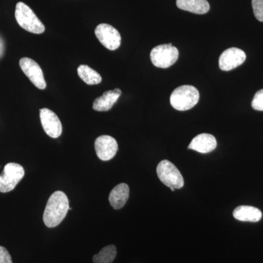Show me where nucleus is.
Segmentation results:
<instances>
[{
	"label": "nucleus",
	"instance_id": "obj_1",
	"mask_svg": "<svg viewBox=\"0 0 263 263\" xmlns=\"http://www.w3.org/2000/svg\"><path fill=\"white\" fill-rule=\"evenodd\" d=\"M69 210L70 203L67 195L63 192H55L46 204L43 214L44 224L50 228L58 226L64 220Z\"/></svg>",
	"mask_w": 263,
	"mask_h": 263
},
{
	"label": "nucleus",
	"instance_id": "obj_2",
	"mask_svg": "<svg viewBox=\"0 0 263 263\" xmlns=\"http://www.w3.org/2000/svg\"><path fill=\"white\" fill-rule=\"evenodd\" d=\"M200 100V93L193 86L183 85L176 88L170 98L173 108L180 111L194 108Z\"/></svg>",
	"mask_w": 263,
	"mask_h": 263
},
{
	"label": "nucleus",
	"instance_id": "obj_3",
	"mask_svg": "<svg viewBox=\"0 0 263 263\" xmlns=\"http://www.w3.org/2000/svg\"><path fill=\"white\" fill-rule=\"evenodd\" d=\"M15 19L22 28L34 34H42L45 26L41 22L32 10L24 3H17L15 11Z\"/></svg>",
	"mask_w": 263,
	"mask_h": 263
},
{
	"label": "nucleus",
	"instance_id": "obj_4",
	"mask_svg": "<svg viewBox=\"0 0 263 263\" xmlns=\"http://www.w3.org/2000/svg\"><path fill=\"white\" fill-rule=\"evenodd\" d=\"M157 174L162 183L167 187L179 190L184 185L182 175L177 167L168 160L161 161L157 165Z\"/></svg>",
	"mask_w": 263,
	"mask_h": 263
},
{
	"label": "nucleus",
	"instance_id": "obj_5",
	"mask_svg": "<svg viewBox=\"0 0 263 263\" xmlns=\"http://www.w3.org/2000/svg\"><path fill=\"white\" fill-rule=\"evenodd\" d=\"M179 55V50L171 43L160 45L156 46L151 51V61L156 67L168 68L176 63Z\"/></svg>",
	"mask_w": 263,
	"mask_h": 263
},
{
	"label": "nucleus",
	"instance_id": "obj_6",
	"mask_svg": "<svg viewBox=\"0 0 263 263\" xmlns=\"http://www.w3.org/2000/svg\"><path fill=\"white\" fill-rule=\"evenodd\" d=\"M24 176V167L21 164L14 162L7 164L0 175V193H9L14 190Z\"/></svg>",
	"mask_w": 263,
	"mask_h": 263
},
{
	"label": "nucleus",
	"instance_id": "obj_7",
	"mask_svg": "<svg viewBox=\"0 0 263 263\" xmlns=\"http://www.w3.org/2000/svg\"><path fill=\"white\" fill-rule=\"evenodd\" d=\"M95 35L100 43L110 51H115L122 42L120 33L108 24H100L96 27Z\"/></svg>",
	"mask_w": 263,
	"mask_h": 263
},
{
	"label": "nucleus",
	"instance_id": "obj_8",
	"mask_svg": "<svg viewBox=\"0 0 263 263\" xmlns=\"http://www.w3.org/2000/svg\"><path fill=\"white\" fill-rule=\"evenodd\" d=\"M19 65L24 73L37 89H46L47 84L45 80L42 69L37 62L28 57H24L19 61Z\"/></svg>",
	"mask_w": 263,
	"mask_h": 263
},
{
	"label": "nucleus",
	"instance_id": "obj_9",
	"mask_svg": "<svg viewBox=\"0 0 263 263\" xmlns=\"http://www.w3.org/2000/svg\"><path fill=\"white\" fill-rule=\"evenodd\" d=\"M40 119L45 133L52 138H58L62 133L61 121L54 112L50 109L40 110Z\"/></svg>",
	"mask_w": 263,
	"mask_h": 263
},
{
	"label": "nucleus",
	"instance_id": "obj_10",
	"mask_svg": "<svg viewBox=\"0 0 263 263\" xmlns=\"http://www.w3.org/2000/svg\"><path fill=\"white\" fill-rule=\"evenodd\" d=\"M245 52L238 48H230L222 52L219 60L221 70L230 71L239 67L246 61Z\"/></svg>",
	"mask_w": 263,
	"mask_h": 263
},
{
	"label": "nucleus",
	"instance_id": "obj_11",
	"mask_svg": "<svg viewBox=\"0 0 263 263\" xmlns=\"http://www.w3.org/2000/svg\"><path fill=\"white\" fill-rule=\"evenodd\" d=\"M97 155L100 160L108 161L117 155L118 143L115 138L110 136H101L95 142Z\"/></svg>",
	"mask_w": 263,
	"mask_h": 263
},
{
	"label": "nucleus",
	"instance_id": "obj_12",
	"mask_svg": "<svg viewBox=\"0 0 263 263\" xmlns=\"http://www.w3.org/2000/svg\"><path fill=\"white\" fill-rule=\"evenodd\" d=\"M216 146L217 142L215 137L208 133H202L193 138L188 148L196 151L199 153L207 154L215 149Z\"/></svg>",
	"mask_w": 263,
	"mask_h": 263
},
{
	"label": "nucleus",
	"instance_id": "obj_13",
	"mask_svg": "<svg viewBox=\"0 0 263 263\" xmlns=\"http://www.w3.org/2000/svg\"><path fill=\"white\" fill-rule=\"evenodd\" d=\"M122 93V91L119 89L105 91L102 96L99 97L95 100L93 103V109L96 111H108L114 106V104L117 103Z\"/></svg>",
	"mask_w": 263,
	"mask_h": 263
},
{
	"label": "nucleus",
	"instance_id": "obj_14",
	"mask_svg": "<svg viewBox=\"0 0 263 263\" xmlns=\"http://www.w3.org/2000/svg\"><path fill=\"white\" fill-rule=\"evenodd\" d=\"M129 196V188L127 183H119L112 190L109 195L110 205L116 210L122 209L127 202Z\"/></svg>",
	"mask_w": 263,
	"mask_h": 263
},
{
	"label": "nucleus",
	"instance_id": "obj_15",
	"mask_svg": "<svg viewBox=\"0 0 263 263\" xmlns=\"http://www.w3.org/2000/svg\"><path fill=\"white\" fill-rule=\"evenodd\" d=\"M233 216L238 221L257 222L262 219V214L257 208L240 205L233 211Z\"/></svg>",
	"mask_w": 263,
	"mask_h": 263
},
{
	"label": "nucleus",
	"instance_id": "obj_16",
	"mask_svg": "<svg viewBox=\"0 0 263 263\" xmlns=\"http://www.w3.org/2000/svg\"><path fill=\"white\" fill-rule=\"evenodd\" d=\"M178 8L195 14H205L210 10L207 0H176Z\"/></svg>",
	"mask_w": 263,
	"mask_h": 263
},
{
	"label": "nucleus",
	"instance_id": "obj_17",
	"mask_svg": "<svg viewBox=\"0 0 263 263\" xmlns=\"http://www.w3.org/2000/svg\"><path fill=\"white\" fill-rule=\"evenodd\" d=\"M79 77L88 85H96L101 83L102 77L97 71L93 70L89 66L81 65L78 67Z\"/></svg>",
	"mask_w": 263,
	"mask_h": 263
},
{
	"label": "nucleus",
	"instance_id": "obj_18",
	"mask_svg": "<svg viewBox=\"0 0 263 263\" xmlns=\"http://www.w3.org/2000/svg\"><path fill=\"white\" fill-rule=\"evenodd\" d=\"M117 251L114 245L104 247L98 254L93 257L94 263H112L117 257Z\"/></svg>",
	"mask_w": 263,
	"mask_h": 263
},
{
	"label": "nucleus",
	"instance_id": "obj_19",
	"mask_svg": "<svg viewBox=\"0 0 263 263\" xmlns=\"http://www.w3.org/2000/svg\"><path fill=\"white\" fill-rule=\"evenodd\" d=\"M252 5L256 18L263 22V0H252Z\"/></svg>",
	"mask_w": 263,
	"mask_h": 263
},
{
	"label": "nucleus",
	"instance_id": "obj_20",
	"mask_svg": "<svg viewBox=\"0 0 263 263\" xmlns=\"http://www.w3.org/2000/svg\"><path fill=\"white\" fill-rule=\"evenodd\" d=\"M252 108L259 111H263V89L257 91L252 102Z\"/></svg>",
	"mask_w": 263,
	"mask_h": 263
},
{
	"label": "nucleus",
	"instance_id": "obj_21",
	"mask_svg": "<svg viewBox=\"0 0 263 263\" xmlns=\"http://www.w3.org/2000/svg\"><path fill=\"white\" fill-rule=\"evenodd\" d=\"M0 263H13L11 256L5 247L0 246Z\"/></svg>",
	"mask_w": 263,
	"mask_h": 263
}]
</instances>
